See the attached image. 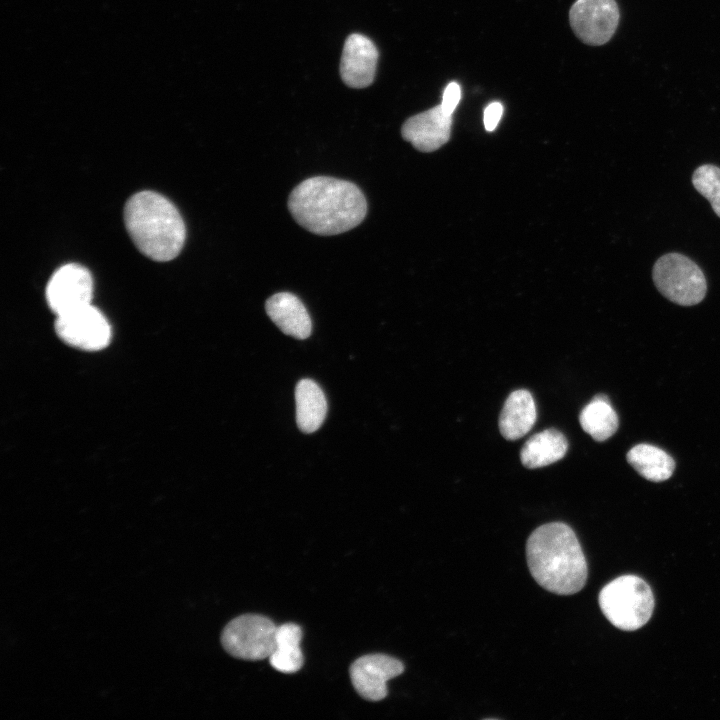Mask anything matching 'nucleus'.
Masks as SVG:
<instances>
[{
  "label": "nucleus",
  "mask_w": 720,
  "mask_h": 720,
  "mask_svg": "<svg viewBox=\"0 0 720 720\" xmlns=\"http://www.w3.org/2000/svg\"><path fill=\"white\" fill-rule=\"evenodd\" d=\"M288 209L306 230L331 236L358 226L366 216L367 202L354 183L316 176L302 181L292 190Z\"/></svg>",
  "instance_id": "1"
},
{
  "label": "nucleus",
  "mask_w": 720,
  "mask_h": 720,
  "mask_svg": "<svg viewBox=\"0 0 720 720\" xmlns=\"http://www.w3.org/2000/svg\"><path fill=\"white\" fill-rule=\"evenodd\" d=\"M529 571L544 589L572 595L585 585L587 563L576 534L567 524L552 522L536 528L526 544Z\"/></svg>",
  "instance_id": "2"
},
{
  "label": "nucleus",
  "mask_w": 720,
  "mask_h": 720,
  "mask_svg": "<svg viewBox=\"0 0 720 720\" xmlns=\"http://www.w3.org/2000/svg\"><path fill=\"white\" fill-rule=\"evenodd\" d=\"M124 222L138 250L154 261L174 259L184 245L186 229L179 211L156 192L132 195L124 207Z\"/></svg>",
  "instance_id": "3"
},
{
  "label": "nucleus",
  "mask_w": 720,
  "mask_h": 720,
  "mask_svg": "<svg viewBox=\"0 0 720 720\" xmlns=\"http://www.w3.org/2000/svg\"><path fill=\"white\" fill-rule=\"evenodd\" d=\"M599 605L602 613L615 627L634 631L651 618L654 597L643 579L635 575H623L602 588Z\"/></svg>",
  "instance_id": "4"
},
{
  "label": "nucleus",
  "mask_w": 720,
  "mask_h": 720,
  "mask_svg": "<svg viewBox=\"0 0 720 720\" xmlns=\"http://www.w3.org/2000/svg\"><path fill=\"white\" fill-rule=\"evenodd\" d=\"M652 278L665 298L681 306L700 303L707 292L702 269L680 253H667L658 258L652 269Z\"/></svg>",
  "instance_id": "5"
},
{
  "label": "nucleus",
  "mask_w": 720,
  "mask_h": 720,
  "mask_svg": "<svg viewBox=\"0 0 720 720\" xmlns=\"http://www.w3.org/2000/svg\"><path fill=\"white\" fill-rule=\"evenodd\" d=\"M277 626L266 616L243 614L221 633V644L231 656L249 661L269 658L276 646Z\"/></svg>",
  "instance_id": "6"
},
{
  "label": "nucleus",
  "mask_w": 720,
  "mask_h": 720,
  "mask_svg": "<svg viewBox=\"0 0 720 720\" xmlns=\"http://www.w3.org/2000/svg\"><path fill=\"white\" fill-rule=\"evenodd\" d=\"M55 331L65 343L88 351L105 348L111 339L108 320L92 304L57 316Z\"/></svg>",
  "instance_id": "7"
},
{
  "label": "nucleus",
  "mask_w": 720,
  "mask_h": 720,
  "mask_svg": "<svg viewBox=\"0 0 720 720\" xmlns=\"http://www.w3.org/2000/svg\"><path fill=\"white\" fill-rule=\"evenodd\" d=\"M615 0H576L569 12L575 35L585 44L599 46L614 35L619 23Z\"/></svg>",
  "instance_id": "8"
},
{
  "label": "nucleus",
  "mask_w": 720,
  "mask_h": 720,
  "mask_svg": "<svg viewBox=\"0 0 720 720\" xmlns=\"http://www.w3.org/2000/svg\"><path fill=\"white\" fill-rule=\"evenodd\" d=\"M93 279L89 270L76 263L58 268L46 287V300L56 316L91 304Z\"/></svg>",
  "instance_id": "9"
},
{
  "label": "nucleus",
  "mask_w": 720,
  "mask_h": 720,
  "mask_svg": "<svg viewBox=\"0 0 720 720\" xmlns=\"http://www.w3.org/2000/svg\"><path fill=\"white\" fill-rule=\"evenodd\" d=\"M403 663L389 655L368 654L350 666V678L356 692L368 701H380L387 696V681L401 675Z\"/></svg>",
  "instance_id": "10"
},
{
  "label": "nucleus",
  "mask_w": 720,
  "mask_h": 720,
  "mask_svg": "<svg viewBox=\"0 0 720 720\" xmlns=\"http://www.w3.org/2000/svg\"><path fill=\"white\" fill-rule=\"evenodd\" d=\"M452 115L441 104L408 118L402 126V137L422 152H432L450 138Z\"/></svg>",
  "instance_id": "11"
},
{
  "label": "nucleus",
  "mask_w": 720,
  "mask_h": 720,
  "mask_svg": "<svg viewBox=\"0 0 720 720\" xmlns=\"http://www.w3.org/2000/svg\"><path fill=\"white\" fill-rule=\"evenodd\" d=\"M378 51L364 35L352 34L344 44L340 62L341 78L352 88H365L375 77Z\"/></svg>",
  "instance_id": "12"
},
{
  "label": "nucleus",
  "mask_w": 720,
  "mask_h": 720,
  "mask_svg": "<svg viewBox=\"0 0 720 720\" xmlns=\"http://www.w3.org/2000/svg\"><path fill=\"white\" fill-rule=\"evenodd\" d=\"M265 309L270 319L286 335L302 340L310 336L311 318L300 299L292 293L280 292L269 297Z\"/></svg>",
  "instance_id": "13"
},
{
  "label": "nucleus",
  "mask_w": 720,
  "mask_h": 720,
  "mask_svg": "<svg viewBox=\"0 0 720 720\" xmlns=\"http://www.w3.org/2000/svg\"><path fill=\"white\" fill-rule=\"evenodd\" d=\"M536 419L537 410L532 394L525 389L515 390L503 405L499 430L505 439L517 440L532 429Z\"/></svg>",
  "instance_id": "14"
},
{
  "label": "nucleus",
  "mask_w": 720,
  "mask_h": 720,
  "mask_svg": "<svg viewBox=\"0 0 720 720\" xmlns=\"http://www.w3.org/2000/svg\"><path fill=\"white\" fill-rule=\"evenodd\" d=\"M568 449L565 436L554 428L531 436L520 452L522 464L529 469L541 468L562 459Z\"/></svg>",
  "instance_id": "15"
},
{
  "label": "nucleus",
  "mask_w": 720,
  "mask_h": 720,
  "mask_svg": "<svg viewBox=\"0 0 720 720\" xmlns=\"http://www.w3.org/2000/svg\"><path fill=\"white\" fill-rule=\"evenodd\" d=\"M296 422L303 433L318 430L327 413L322 389L311 379L300 380L295 388Z\"/></svg>",
  "instance_id": "16"
},
{
  "label": "nucleus",
  "mask_w": 720,
  "mask_h": 720,
  "mask_svg": "<svg viewBox=\"0 0 720 720\" xmlns=\"http://www.w3.org/2000/svg\"><path fill=\"white\" fill-rule=\"evenodd\" d=\"M276 646L269 657L271 666L282 673L299 671L304 662L300 648L302 629L295 623H284L277 626Z\"/></svg>",
  "instance_id": "17"
},
{
  "label": "nucleus",
  "mask_w": 720,
  "mask_h": 720,
  "mask_svg": "<svg viewBox=\"0 0 720 720\" xmlns=\"http://www.w3.org/2000/svg\"><path fill=\"white\" fill-rule=\"evenodd\" d=\"M626 458L639 475L653 482L667 480L675 469L674 459L664 450L650 444L632 447Z\"/></svg>",
  "instance_id": "18"
},
{
  "label": "nucleus",
  "mask_w": 720,
  "mask_h": 720,
  "mask_svg": "<svg viewBox=\"0 0 720 720\" xmlns=\"http://www.w3.org/2000/svg\"><path fill=\"white\" fill-rule=\"evenodd\" d=\"M582 429L596 441H605L618 428V416L604 395L594 397L580 412Z\"/></svg>",
  "instance_id": "19"
},
{
  "label": "nucleus",
  "mask_w": 720,
  "mask_h": 720,
  "mask_svg": "<svg viewBox=\"0 0 720 720\" xmlns=\"http://www.w3.org/2000/svg\"><path fill=\"white\" fill-rule=\"evenodd\" d=\"M692 184L720 217V168L712 164L699 166L692 174Z\"/></svg>",
  "instance_id": "20"
},
{
  "label": "nucleus",
  "mask_w": 720,
  "mask_h": 720,
  "mask_svg": "<svg viewBox=\"0 0 720 720\" xmlns=\"http://www.w3.org/2000/svg\"><path fill=\"white\" fill-rule=\"evenodd\" d=\"M461 98V89L458 83L451 82L449 83L443 93V99H442V109L447 113L452 115L453 111L457 107L459 101Z\"/></svg>",
  "instance_id": "21"
},
{
  "label": "nucleus",
  "mask_w": 720,
  "mask_h": 720,
  "mask_svg": "<svg viewBox=\"0 0 720 720\" xmlns=\"http://www.w3.org/2000/svg\"><path fill=\"white\" fill-rule=\"evenodd\" d=\"M503 106L499 102L489 104L484 111V125L487 131H493L499 123Z\"/></svg>",
  "instance_id": "22"
}]
</instances>
